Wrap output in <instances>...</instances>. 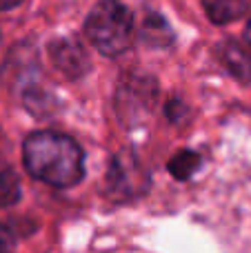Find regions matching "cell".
<instances>
[{"label": "cell", "mask_w": 251, "mask_h": 253, "mask_svg": "<svg viewBox=\"0 0 251 253\" xmlns=\"http://www.w3.org/2000/svg\"><path fill=\"white\" fill-rule=\"evenodd\" d=\"M203 7L213 25H227L245 16L249 0H203Z\"/></svg>", "instance_id": "obj_6"}, {"label": "cell", "mask_w": 251, "mask_h": 253, "mask_svg": "<svg viewBox=\"0 0 251 253\" xmlns=\"http://www.w3.org/2000/svg\"><path fill=\"white\" fill-rule=\"evenodd\" d=\"M49 58L67 78H83L89 71V56L76 38L62 36L49 42Z\"/></svg>", "instance_id": "obj_4"}, {"label": "cell", "mask_w": 251, "mask_h": 253, "mask_svg": "<svg viewBox=\"0 0 251 253\" xmlns=\"http://www.w3.org/2000/svg\"><path fill=\"white\" fill-rule=\"evenodd\" d=\"M218 58L229 69V74L240 83L251 80V51L245 42L238 40H225L218 47Z\"/></svg>", "instance_id": "obj_5"}, {"label": "cell", "mask_w": 251, "mask_h": 253, "mask_svg": "<svg viewBox=\"0 0 251 253\" xmlns=\"http://www.w3.org/2000/svg\"><path fill=\"white\" fill-rule=\"evenodd\" d=\"M198 165H200V158L196 156L194 151H182L171 160L169 169L176 173V178H189L191 171H194Z\"/></svg>", "instance_id": "obj_9"}, {"label": "cell", "mask_w": 251, "mask_h": 253, "mask_svg": "<svg viewBox=\"0 0 251 253\" xmlns=\"http://www.w3.org/2000/svg\"><path fill=\"white\" fill-rule=\"evenodd\" d=\"M245 44H247L251 51V20L247 22V29H245Z\"/></svg>", "instance_id": "obj_12"}, {"label": "cell", "mask_w": 251, "mask_h": 253, "mask_svg": "<svg viewBox=\"0 0 251 253\" xmlns=\"http://www.w3.org/2000/svg\"><path fill=\"white\" fill-rule=\"evenodd\" d=\"M142 40H147L149 44H156V47H165V44L171 42V29H169L163 16H158V13L147 16V20L142 22Z\"/></svg>", "instance_id": "obj_7"}, {"label": "cell", "mask_w": 251, "mask_h": 253, "mask_svg": "<svg viewBox=\"0 0 251 253\" xmlns=\"http://www.w3.org/2000/svg\"><path fill=\"white\" fill-rule=\"evenodd\" d=\"M20 196V184L11 169L0 171V205H11Z\"/></svg>", "instance_id": "obj_8"}, {"label": "cell", "mask_w": 251, "mask_h": 253, "mask_svg": "<svg viewBox=\"0 0 251 253\" xmlns=\"http://www.w3.org/2000/svg\"><path fill=\"white\" fill-rule=\"evenodd\" d=\"M13 245H16V240H13V233L9 231L4 224H0V253H11Z\"/></svg>", "instance_id": "obj_10"}, {"label": "cell", "mask_w": 251, "mask_h": 253, "mask_svg": "<svg viewBox=\"0 0 251 253\" xmlns=\"http://www.w3.org/2000/svg\"><path fill=\"white\" fill-rule=\"evenodd\" d=\"M156 96H158V89L149 76L133 74L125 78L118 87V93H116V102H118V111L123 120L149 116L154 109Z\"/></svg>", "instance_id": "obj_3"}, {"label": "cell", "mask_w": 251, "mask_h": 253, "mask_svg": "<svg viewBox=\"0 0 251 253\" xmlns=\"http://www.w3.org/2000/svg\"><path fill=\"white\" fill-rule=\"evenodd\" d=\"M22 0H0V11H9V9L18 7Z\"/></svg>", "instance_id": "obj_11"}, {"label": "cell", "mask_w": 251, "mask_h": 253, "mask_svg": "<svg viewBox=\"0 0 251 253\" xmlns=\"http://www.w3.org/2000/svg\"><path fill=\"white\" fill-rule=\"evenodd\" d=\"M111 253H142V251H133V249H123V251H111Z\"/></svg>", "instance_id": "obj_13"}, {"label": "cell", "mask_w": 251, "mask_h": 253, "mask_svg": "<svg viewBox=\"0 0 251 253\" xmlns=\"http://www.w3.org/2000/svg\"><path fill=\"white\" fill-rule=\"evenodd\" d=\"M22 160L31 178L56 189L74 187L84 175V153L80 144L58 131H34L27 135Z\"/></svg>", "instance_id": "obj_1"}, {"label": "cell", "mask_w": 251, "mask_h": 253, "mask_svg": "<svg viewBox=\"0 0 251 253\" xmlns=\"http://www.w3.org/2000/svg\"><path fill=\"white\" fill-rule=\"evenodd\" d=\"M89 42L102 56H120L133 36V16L120 0H100L84 20Z\"/></svg>", "instance_id": "obj_2"}]
</instances>
